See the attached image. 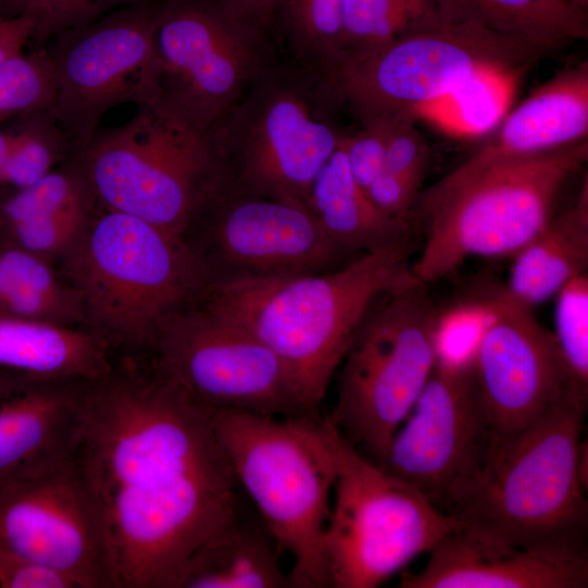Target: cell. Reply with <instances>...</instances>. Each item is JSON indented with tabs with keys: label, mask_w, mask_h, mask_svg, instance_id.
Returning a JSON list of instances; mask_svg holds the SVG:
<instances>
[{
	"label": "cell",
	"mask_w": 588,
	"mask_h": 588,
	"mask_svg": "<svg viewBox=\"0 0 588 588\" xmlns=\"http://www.w3.org/2000/svg\"><path fill=\"white\" fill-rule=\"evenodd\" d=\"M75 458L112 588H179L193 554L243 509L210 409L151 367L88 383Z\"/></svg>",
	"instance_id": "6da1fadb"
},
{
	"label": "cell",
	"mask_w": 588,
	"mask_h": 588,
	"mask_svg": "<svg viewBox=\"0 0 588 588\" xmlns=\"http://www.w3.org/2000/svg\"><path fill=\"white\" fill-rule=\"evenodd\" d=\"M587 403L567 391L526 427L491 432L443 511L461 529L527 549L587 552Z\"/></svg>",
	"instance_id": "7a4b0ae2"
},
{
	"label": "cell",
	"mask_w": 588,
	"mask_h": 588,
	"mask_svg": "<svg viewBox=\"0 0 588 588\" xmlns=\"http://www.w3.org/2000/svg\"><path fill=\"white\" fill-rule=\"evenodd\" d=\"M411 252L407 241L322 273L210 283L200 299L267 345L319 412L370 306L412 279Z\"/></svg>",
	"instance_id": "3957f363"
},
{
	"label": "cell",
	"mask_w": 588,
	"mask_h": 588,
	"mask_svg": "<svg viewBox=\"0 0 588 588\" xmlns=\"http://www.w3.org/2000/svg\"><path fill=\"white\" fill-rule=\"evenodd\" d=\"M587 158L586 138L483 166L461 163L417 197L412 221L424 243L411 277L427 285L469 257H513L551 219L559 192Z\"/></svg>",
	"instance_id": "277c9868"
},
{
	"label": "cell",
	"mask_w": 588,
	"mask_h": 588,
	"mask_svg": "<svg viewBox=\"0 0 588 588\" xmlns=\"http://www.w3.org/2000/svg\"><path fill=\"white\" fill-rule=\"evenodd\" d=\"M210 417L240 488L293 559L290 588L331 587L326 532L335 462L328 417L231 409H210Z\"/></svg>",
	"instance_id": "5b68a950"
},
{
	"label": "cell",
	"mask_w": 588,
	"mask_h": 588,
	"mask_svg": "<svg viewBox=\"0 0 588 588\" xmlns=\"http://www.w3.org/2000/svg\"><path fill=\"white\" fill-rule=\"evenodd\" d=\"M63 257L85 318L134 348L151 347L159 326L209 284L181 236L98 205Z\"/></svg>",
	"instance_id": "8992f818"
},
{
	"label": "cell",
	"mask_w": 588,
	"mask_h": 588,
	"mask_svg": "<svg viewBox=\"0 0 588 588\" xmlns=\"http://www.w3.org/2000/svg\"><path fill=\"white\" fill-rule=\"evenodd\" d=\"M425 284L411 279L381 294L339 365L328 415L338 432L380 465L440 354V319Z\"/></svg>",
	"instance_id": "52a82bcc"
},
{
	"label": "cell",
	"mask_w": 588,
	"mask_h": 588,
	"mask_svg": "<svg viewBox=\"0 0 588 588\" xmlns=\"http://www.w3.org/2000/svg\"><path fill=\"white\" fill-rule=\"evenodd\" d=\"M72 159L98 206L182 238L220 177L210 136L157 98L136 105L127 122L99 128Z\"/></svg>",
	"instance_id": "ba28073f"
},
{
	"label": "cell",
	"mask_w": 588,
	"mask_h": 588,
	"mask_svg": "<svg viewBox=\"0 0 588 588\" xmlns=\"http://www.w3.org/2000/svg\"><path fill=\"white\" fill-rule=\"evenodd\" d=\"M332 99L320 77L266 66L209 134L220 186L305 208L315 177L344 134L329 117Z\"/></svg>",
	"instance_id": "9c48e42d"
},
{
	"label": "cell",
	"mask_w": 588,
	"mask_h": 588,
	"mask_svg": "<svg viewBox=\"0 0 588 588\" xmlns=\"http://www.w3.org/2000/svg\"><path fill=\"white\" fill-rule=\"evenodd\" d=\"M552 49L449 22L344 54L320 75L362 123L418 112L487 69L524 70Z\"/></svg>",
	"instance_id": "30bf717a"
},
{
	"label": "cell",
	"mask_w": 588,
	"mask_h": 588,
	"mask_svg": "<svg viewBox=\"0 0 588 588\" xmlns=\"http://www.w3.org/2000/svg\"><path fill=\"white\" fill-rule=\"evenodd\" d=\"M329 422L335 462L326 532L331 587L375 588L461 527L415 487L366 458Z\"/></svg>",
	"instance_id": "8fae6325"
},
{
	"label": "cell",
	"mask_w": 588,
	"mask_h": 588,
	"mask_svg": "<svg viewBox=\"0 0 588 588\" xmlns=\"http://www.w3.org/2000/svg\"><path fill=\"white\" fill-rule=\"evenodd\" d=\"M151 348L156 371L208 409L320 415L267 345L201 299L167 318Z\"/></svg>",
	"instance_id": "7c38bea8"
},
{
	"label": "cell",
	"mask_w": 588,
	"mask_h": 588,
	"mask_svg": "<svg viewBox=\"0 0 588 588\" xmlns=\"http://www.w3.org/2000/svg\"><path fill=\"white\" fill-rule=\"evenodd\" d=\"M262 32L215 0L158 3L152 98L209 135L266 68Z\"/></svg>",
	"instance_id": "4fadbf2b"
},
{
	"label": "cell",
	"mask_w": 588,
	"mask_h": 588,
	"mask_svg": "<svg viewBox=\"0 0 588 588\" xmlns=\"http://www.w3.org/2000/svg\"><path fill=\"white\" fill-rule=\"evenodd\" d=\"M209 284L243 279L322 273L359 255L345 250L302 206L230 192L218 183L183 238Z\"/></svg>",
	"instance_id": "5bb4252c"
},
{
	"label": "cell",
	"mask_w": 588,
	"mask_h": 588,
	"mask_svg": "<svg viewBox=\"0 0 588 588\" xmlns=\"http://www.w3.org/2000/svg\"><path fill=\"white\" fill-rule=\"evenodd\" d=\"M155 0L113 11L66 30L45 47L53 76L51 112L74 152L100 128L105 114L155 95Z\"/></svg>",
	"instance_id": "9a60e30c"
},
{
	"label": "cell",
	"mask_w": 588,
	"mask_h": 588,
	"mask_svg": "<svg viewBox=\"0 0 588 588\" xmlns=\"http://www.w3.org/2000/svg\"><path fill=\"white\" fill-rule=\"evenodd\" d=\"M0 549L69 578L112 588L100 523L76 458L0 488Z\"/></svg>",
	"instance_id": "2e32d148"
},
{
	"label": "cell",
	"mask_w": 588,
	"mask_h": 588,
	"mask_svg": "<svg viewBox=\"0 0 588 588\" xmlns=\"http://www.w3.org/2000/svg\"><path fill=\"white\" fill-rule=\"evenodd\" d=\"M491 432L471 364L439 356L379 466L443 511L451 488L482 457Z\"/></svg>",
	"instance_id": "e0dca14e"
},
{
	"label": "cell",
	"mask_w": 588,
	"mask_h": 588,
	"mask_svg": "<svg viewBox=\"0 0 588 588\" xmlns=\"http://www.w3.org/2000/svg\"><path fill=\"white\" fill-rule=\"evenodd\" d=\"M485 322L471 368L493 432L519 430L569 391L553 333L504 290L480 302Z\"/></svg>",
	"instance_id": "ac0fdd59"
},
{
	"label": "cell",
	"mask_w": 588,
	"mask_h": 588,
	"mask_svg": "<svg viewBox=\"0 0 588 588\" xmlns=\"http://www.w3.org/2000/svg\"><path fill=\"white\" fill-rule=\"evenodd\" d=\"M402 588H586L588 552L527 549L458 529L442 539Z\"/></svg>",
	"instance_id": "d6986e66"
},
{
	"label": "cell",
	"mask_w": 588,
	"mask_h": 588,
	"mask_svg": "<svg viewBox=\"0 0 588 588\" xmlns=\"http://www.w3.org/2000/svg\"><path fill=\"white\" fill-rule=\"evenodd\" d=\"M89 382L35 379L0 401V488L75 457Z\"/></svg>",
	"instance_id": "ffe728a7"
},
{
	"label": "cell",
	"mask_w": 588,
	"mask_h": 588,
	"mask_svg": "<svg viewBox=\"0 0 588 588\" xmlns=\"http://www.w3.org/2000/svg\"><path fill=\"white\" fill-rule=\"evenodd\" d=\"M487 143L463 163L478 167L587 138L588 64L567 66L509 111Z\"/></svg>",
	"instance_id": "44dd1931"
},
{
	"label": "cell",
	"mask_w": 588,
	"mask_h": 588,
	"mask_svg": "<svg viewBox=\"0 0 588 588\" xmlns=\"http://www.w3.org/2000/svg\"><path fill=\"white\" fill-rule=\"evenodd\" d=\"M112 367L101 334L0 314V368L42 379L95 381Z\"/></svg>",
	"instance_id": "7402d4cb"
},
{
	"label": "cell",
	"mask_w": 588,
	"mask_h": 588,
	"mask_svg": "<svg viewBox=\"0 0 588 588\" xmlns=\"http://www.w3.org/2000/svg\"><path fill=\"white\" fill-rule=\"evenodd\" d=\"M305 208L334 243L356 255L412 241L413 224L383 216L356 184L341 140L315 177Z\"/></svg>",
	"instance_id": "603a6c76"
},
{
	"label": "cell",
	"mask_w": 588,
	"mask_h": 588,
	"mask_svg": "<svg viewBox=\"0 0 588 588\" xmlns=\"http://www.w3.org/2000/svg\"><path fill=\"white\" fill-rule=\"evenodd\" d=\"M504 290L519 303L535 307L574 278L587 273V180L573 206L551 217L544 228L513 257Z\"/></svg>",
	"instance_id": "cb8c5ba5"
},
{
	"label": "cell",
	"mask_w": 588,
	"mask_h": 588,
	"mask_svg": "<svg viewBox=\"0 0 588 588\" xmlns=\"http://www.w3.org/2000/svg\"><path fill=\"white\" fill-rule=\"evenodd\" d=\"M244 514L193 554L179 588H290L278 542L261 518Z\"/></svg>",
	"instance_id": "d4e9b609"
},
{
	"label": "cell",
	"mask_w": 588,
	"mask_h": 588,
	"mask_svg": "<svg viewBox=\"0 0 588 588\" xmlns=\"http://www.w3.org/2000/svg\"><path fill=\"white\" fill-rule=\"evenodd\" d=\"M445 17L556 49L588 37L587 10L573 0H436Z\"/></svg>",
	"instance_id": "484cf974"
},
{
	"label": "cell",
	"mask_w": 588,
	"mask_h": 588,
	"mask_svg": "<svg viewBox=\"0 0 588 588\" xmlns=\"http://www.w3.org/2000/svg\"><path fill=\"white\" fill-rule=\"evenodd\" d=\"M0 314L72 326L85 318L82 297L50 261L0 238Z\"/></svg>",
	"instance_id": "4316f807"
},
{
	"label": "cell",
	"mask_w": 588,
	"mask_h": 588,
	"mask_svg": "<svg viewBox=\"0 0 588 588\" xmlns=\"http://www.w3.org/2000/svg\"><path fill=\"white\" fill-rule=\"evenodd\" d=\"M523 70L487 69L421 109L418 118L457 136H479L494 130L507 113Z\"/></svg>",
	"instance_id": "83f0119b"
},
{
	"label": "cell",
	"mask_w": 588,
	"mask_h": 588,
	"mask_svg": "<svg viewBox=\"0 0 588 588\" xmlns=\"http://www.w3.org/2000/svg\"><path fill=\"white\" fill-rule=\"evenodd\" d=\"M449 22L436 0H344L343 56Z\"/></svg>",
	"instance_id": "f1b7e54d"
},
{
	"label": "cell",
	"mask_w": 588,
	"mask_h": 588,
	"mask_svg": "<svg viewBox=\"0 0 588 588\" xmlns=\"http://www.w3.org/2000/svg\"><path fill=\"white\" fill-rule=\"evenodd\" d=\"M13 144L0 192L33 185L66 161L74 147L51 109H39L12 119Z\"/></svg>",
	"instance_id": "f546056e"
},
{
	"label": "cell",
	"mask_w": 588,
	"mask_h": 588,
	"mask_svg": "<svg viewBox=\"0 0 588 588\" xmlns=\"http://www.w3.org/2000/svg\"><path fill=\"white\" fill-rule=\"evenodd\" d=\"M343 8L344 0H275L272 21L321 75L344 52Z\"/></svg>",
	"instance_id": "4dcf8cb0"
},
{
	"label": "cell",
	"mask_w": 588,
	"mask_h": 588,
	"mask_svg": "<svg viewBox=\"0 0 588 588\" xmlns=\"http://www.w3.org/2000/svg\"><path fill=\"white\" fill-rule=\"evenodd\" d=\"M553 336L569 391L588 402V275L580 274L555 294Z\"/></svg>",
	"instance_id": "1f68e13d"
},
{
	"label": "cell",
	"mask_w": 588,
	"mask_h": 588,
	"mask_svg": "<svg viewBox=\"0 0 588 588\" xmlns=\"http://www.w3.org/2000/svg\"><path fill=\"white\" fill-rule=\"evenodd\" d=\"M147 1L151 0H0V17L27 20L33 27V49L41 48L61 33Z\"/></svg>",
	"instance_id": "d6a6232c"
},
{
	"label": "cell",
	"mask_w": 588,
	"mask_h": 588,
	"mask_svg": "<svg viewBox=\"0 0 588 588\" xmlns=\"http://www.w3.org/2000/svg\"><path fill=\"white\" fill-rule=\"evenodd\" d=\"M53 76L45 47L23 51L0 64V124L29 111L51 109Z\"/></svg>",
	"instance_id": "836d02e7"
},
{
	"label": "cell",
	"mask_w": 588,
	"mask_h": 588,
	"mask_svg": "<svg viewBox=\"0 0 588 588\" xmlns=\"http://www.w3.org/2000/svg\"><path fill=\"white\" fill-rule=\"evenodd\" d=\"M388 128V120H373L341 138L350 172L365 193L383 170Z\"/></svg>",
	"instance_id": "e575fe53"
},
{
	"label": "cell",
	"mask_w": 588,
	"mask_h": 588,
	"mask_svg": "<svg viewBox=\"0 0 588 588\" xmlns=\"http://www.w3.org/2000/svg\"><path fill=\"white\" fill-rule=\"evenodd\" d=\"M383 170L389 173L422 182L429 158L424 135L411 119L388 120Z\"/></svg>",
	"instance_id": "d590c367"
},
{
	"label": "cell",
	"mask_w": 588,
	"mask_h": 588,
	"mask_svg": "<svg viewBox=\"0 0 588 588\" xmlns=\"http://www.w3.org/2000/svg\"><path fill=\"white\" fill-rule=\"evenodd\" d=\"M421 183L382 171L369 186L366 195L387 218L413 224V210Z\"/></svg>",
	"instance_id": "8d00e7d4"
},
{
	"label": "cell",
	"mask_w": 588,
	"mask_h": 588,
	"mask_svg": "<svg viewBox=\"0 0 588 588\" xmlns=\"http://www.w3.org/2000/svg\"><path fill=\"white\" fill-rule=\"evenodd\" d=\"M0 588H75L61 573L0 549Z\"/></svg>",
	"instance_id": "74e56055"
},
{
	"label": "cell",
	"mask_w": 588,
	"mask_h": 588,
	"mask_svg": "<svg viewBox=\"0 0 588 588\" xmlns=\"http://www.w3.org/2000/svg\"><path fill=\"white\" fill-rule=\"evenodd\" d=\"M230 16L265 30L272 22L275 0H215Z\"/></svg>",
	"instance_id": "f35d334b"
},
{
	"label": "cell",
	"mask_w": 588,
	"mask_h": 588,
	"mask_svg": "<svg viewBox=\"0 0 588 588\" xmlns=\"http://www.w3.org/2000/svg\"><path fill=\"white\" fill-rule=\"evenodd\" d=\"M32 30V24L25 19L0 17V64L30 46Z\"/></svg>",
	"instance_id": "ab89813d"
},
{
	"label": "cell",
	"mask_w": 588,
	"mask_h": 588,
	"mask_svg": "<svg viewBox=\"0 0 588 588\" xmlns=\"http://www.w3.org/2000/svg\"><path fill=\"white\" fill-rule=\"evenodd\" d=\"M35 379L42 378L0 368V401L22 389Z\"/></svg>",
	"instance_id": "60d3db41"
},
{
	"label": "cell",
	"mask_w": 588,
	"mask_h": 588,
	"mask_svg": "<svg viewBox=\"0 0 588 588\" xmlns=\"http://www.w3.org/2000/svg\"><path fill=\"white\" fill-rule=\"evenodd\" d=\"M13 135L12 119L0 124V189L3 172L13 144Z\"/></svg>",
	"instance_id": "b9f144b4"
},
{
	"label": "cell",
	"mask_w": 588,
	"mask_h": 588,
	"mask_svg": "<svg viewBox=\"0 0 588 588\" xmlns=\"http://www.w3.org/2000/svg\"><path fill=\"white\" fill-rule=\"evenodd\" d=\"M576 4L581 7L583 9L587 10L588 8V0H573Z\"/></svg>",
	"instance_id": "7bdbcfd3"
}]
</instances>
